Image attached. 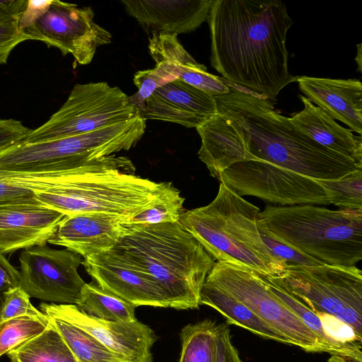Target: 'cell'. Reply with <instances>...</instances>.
I'll use <instances>...</instances> for the list:
<instances>
[{
    "label": "cell",
    "instance_id": "7c38bea8",
    "mask_svg": "<svg viewBox=\"0 0 362 362\" xmlns=\"http://www.w3.org/2000/svg\"><path fill=\"white\" fill-rule=\"evenodd\" d=\"M83 259L68 250L46 245L24 249L20 254V286L29 295L57 304L77 305L86 284L78 269Z\"/></svg>",
    "mask_w": 362,
    "mask_h": 362
},
{
    "label": "cell",
    "instance_id": "60d3db41",
    "mask_svg": "<svg viewBox=\"0 0 362 362\" xmlns=\"http://www.w3.org/2000/svg\"><path fill=\"white\" fill-rule=\"evenodd\" d=\"M10 362H18V361L14 358H10Z\"/></svg>",
    "mask_w": 362,
    "mask_h": 362
},
{
    "label": "cell",
    "instance_id": "277c9868",
    "mask_svg": "<svg viewBox=\"0 0 362 362\" xmlns=\"http://www.w3.org/2000/svg\"><path fill=\"white\" fill-rule=\"evenodd\" d=\"M259 209L220 182L208 205L184 211L179 222L217 262L281 276L288 264L264 243L257 226Z\"/></svg>",
    "mask_w": 362,
    "mask_h": 362
},
{
    "label": "cell",
    "instance_id": "d4e9b609",
    "mask_svg": "<svg viewBox=\"0 0 362 362\" xmlns=\"http://www.w3.org/2000/svg\"><path fill=\"white\" fill-rule=\"evenodd\" d=\"M81 310L95 317L113 322H133V305L92 281L86 283L76 305Z\"/></svg>",
    "mask_w": 362,
    "mask_h": 362
},
{
    "label": "cell",
    "instance_id": "f546056e",
    "mask_svg": "<svg viewBox=\"0 0 362 362\" xmlns=\"http://www.w3.org/2000/svg\"><path fill=\"white\" fill-rule=\"evenodd\" d=\"M329 194L330 204L342 209H362V169L335 180H317Z\"/></svg>",
    "mask_w": 362,
    "mask_h": 362
},
{
    "label": "cell",
    "instance_id": "2e32d148",
    "mask_svg": "<svg viewBox=\"0 0 362 362\" xmlns=\"http://www.w3.org/2000/svg\"><path fill=\"white\" fill-rule=\"evenodd\" d=\"M217 114L214 96L177 78L157 88L146 100V119L197 128Z\"/></svg>",
    "mask_w": 362,
    "mask_h": 362
},
{
    "label": "cell",
    "instance_id": "7a4b0ae2",
    "mask_svg": "<svg viewBox=\"0 0 362 362\" xmlns=\"http://www.w3.org/2000/svg\"><path fill=\"white\" fill-rule=\"evenodd\" d=\"M207 22L211 66L231 83L274 99L297 82L286 38L293 22L279 0H214Z\"/></svg>",
    "mask_w": 362,
    "mask_h": 362
},
{
    "label": "cell",
    "instance_id": "f1b7e54d",
    "mask_svg": "<svg viewBox=\"0 0 362 362\" xmlns=\"http://www.w3.org/2000/svg\"><path fill=\"white\" fill-rule=\"evenodd\" d=\"M185 198L170 182L165 191L149 207L128 219V225H153L178 222L184 212Z\"/></svg>",
    "mask_w": 362,
    "mask_h": 362
},
{
    "label": "cell",
    "instance_id": "4dcf8cb0",
    "mask_svg": "<svg viewBox=\"0 0 362 362\" xmlns=\"http://www.w3.org/2000/svg\"><path fill=\"white\" fill-rule=\"evenodd\" d=\"M177 78L158 65H156L153 69L139 71L133 77L134 83L137 87L138 91L129 98L141 114L146 100L151 94L159 87Z\"/></svg>",
    "mask_w": 362,
    "mask_h": 362
},
{
    "label": "cell",
    "instance_id": "8992f818",
    "mask_svg": "<svg viewBox=\"0 0 362 362\" xmlns=\"http://www.w3.org/2000/svg\"><path fill=\"white\" fill-rule=\"evenodd\" d=\"M19 28L31 40L71 54L82 65L90 64L97 48L112 42V35L94 21L90 6L59 0H28Z\"/></svg>",
    "mask_w": 362,
    "mask_h": 362
},
{
    "label": "cell",
    "instance_id": "e0dca14e",
    "mask_svg": "<svg viewBox=\"0 0 362 362\" xmlns=\"http://www.w3.org/2000/svg\"><path fill=\"white\" fill-rule=\"evenodd\" d=\"M214 0H122L126 12L146 32L179 35L207 21Z\"/></svg>",
    "mask_w": 362,
    "mask_h": 362
},
{
    "label": "cell",
    "instance_id": "74e56055",
    "mask_svg": "<svg viewBox=\"0 0 362 362\" xmlns=\"http://www.w3.org/2000/svg\"><path fill=\"white\" fill-rule=\"evenodd\" d=\"M28 0L0 1V23L19 19L25 10Z\"/></svg>",
    "mask_w": 362,
    "mask_h": 362
},
{
    "label": "cell",
    "instance_id": "7402d4cb",
    "mask_svg": "<svg viewBox=\"0 0 362 362\" xmlns=\"http://www.w3.org/2000/svg\"><path fill=\"white\" fill-rule=\"evenodd\" d=\"M199 305H208L220 313L228 325H235L266 339L293 345L278 330L268 325L243 303L221 288L204 281Z\"/></svg>",
    "mask_w": 362,
    "mask_h": 362
},
{
    "label": "cell",
    "instance_id": "f35d334b",
    "mask_svg": "<svg viewBox=\"0 0 362 362\" xmlns=\"http://www.w3.org/2000/svg\"><path fill=\"white\" fill-rule=\"evenodd\" d=\"M361 342L355 343L341 352L332 354L328 362H361Z\"/></svg>",
    "mask_w": 362,
    "mask_h": 362
},
{
    "label": "cell",
    "instance_id": "4fadbf2b",
    "mask_svg": "<svg viewBox=\"0 0 362 362\" xmlns=\"http://www.w3.org/2000/svg\"><path fill=\"white\" fill-rule=\"evenodd\" d=\"M40 311L67 321L94 337L110 351L127 362H153L151 348L157 340L147 325L133 322H113L89 315L76 305L42 303Z\"/></svg>",
    "mask_w": 362,
    "mask_h": 362
},
{
    "label": "cell",
    "instance_id": "e575fe53",
    "mask_svg": "<svg viewBox=\"0 0 362 362\" xmlns=\"http://www.w3.org/2000/svg\"><path fill=\"white\" fill-rule=\"evenodd\" d=\"M30 130L21 121L0 119V150L22 142Z\"/></svg>",
    "mask_w": 362,
    "mask_h": 362
},
{
    "label": "cell",
    "instance_id": "9c48e42d",
    "mask_svg": "<svg viewBox=\"0 0 362 362\" xmlns=\"http://www.w3.org/2000/svg\"><path fill=\"white\" fill-rule=\"evenodd\" d=\"M119 88L106 82L76 84L60 109L22 142L37 143L75 136L130 119L139 115Z\"/></svg>",
    "mask_w": 362,
    "mask_h": 362
},
{
    "label": "cell",
    "instance_id": "ab89813d",
    "mask_svg": "<svg viewBox=\"0 0 362 362\" xmlns=\"http://www.w3.org/2000/svg\"><path fill=\"white\" fill-rule=\"evenodd\" d=\"M357 54L355 58V60L358 64L357 71L359 72H362V44H358L357 45Z\"/></svg>",
    "mask_w": 362,
    "mask_h": 362
},
{
    "label": "cell",
    "instance_id": "ffe728a7",
    "mask_svg": "<svg viewBox=\"0 0 362 362\" xmlns=\"http://www.w3.org/2000/svg\"><path fill=\"white\" fill-rule=\"evenodd\" d=\"M149 53L156 62L175 78L214 96L229 92L226 79L209 74L178 41L177 35L153 33L148 40Z\"/></svg>",
    "mask_w": 362,
    "mask_h": 362
},
{
    "label": "cell",
    "instance_id": "1f68e13d",
    "mask_svg": "<svg viewBox=\"0 0 362 362\" xmlns=\"http://www.w3.org/2000/svg\"><path fill=\"white\" fill-rule=\"evenodd\" d=\"M257 226L259 234L267 247L274 255L285 260L288 264L305 266L324 264L282 240L258 223Z\"/></svg>",
    "mask_w": 362,
    "mask_h": 362
},
{
    "label": "cell",
    "instance_id": "4316f807",
    "mask_svg": "<svg viewBox=\"0 0 362 362\" xmlns=\"http://www.w3.org/2000/svg\"><path fill=\"white\" fill-rule=\"evenodd\" d=\"M219 324L209 319L188 324L180 333L179 362H217Z\"/></svg>",
    "mask_w": 362,
    "mask_h": 362
},
{
    "label": "cell",
    "instance_id": "d6986e66",
    "mask_svg": "<svg viewBox=\"0 0 362 362\" xmlns=\"http://www.w3.org/2000/svg\"><path fill=\"white\" fill-rule=\"evenodd\" d=\"M298 87L313 103L334 119L362 134V84L357 79L297 76Z\"/></svg>",
    "mask_w": 362,
    "mask_h": 362
},
{
    "label": "cell",
    "instance_id": "9a60e30c",
    "mask_svg": "<svg viewBox=\"0 0 362 362\" xmlns=\"http://www.w3.org/2000/svg\"><path fill=\"white\" fill-rule=\"evenodd\" d=\"M129 218L106 213L65 215L47 243L84 258L111 250L127 233Z\"/></svg>",
    "mask_w": 362,
    "mask_h": 362
},
{
    "label": "cell",
    "instance_id": "484cf974",
    "mask_svg": "<svg viewBox=\"0 0 362 362\" xmlns=\"http://www.w3.org/2000/svg\"><path fill=\"white\" fill-rule=\"evenodd\" d=\"M6 354L18 362H78L59 333L50 324L42 334Z\"/></svg>",
    "mask_w": 362,
    "mask_h": 362
},
{
    "label": "cell",
    "instance_id": "83f0119b",
    "mask_svg": "<svg viewBox=\"0 0 362 362\" xmlns=\"http://www.w3.org/2000/svg\"><path fill=\"white\" fill-rule=\"evenodd\" d=\"M49 325L46 315L20 316L0 321V357L40 335Z\"/></svg>",
    "mask_w": 362,
    "mask_h": 362
},
{
    "label": "cell",
    "instance_id": "8fae6325",
    "mask_svg": "<svg viewBox=\"0 0 362 362\" xmlns=\"http://www.w3.org/2000/svg\"><path fill=\"white\" fill-rule=\"evenodd\" d=\"M239 195H250L281 206L330 204L317 180L262 160L237 162L218 178Z\"/></svg>",
    "mask_w": 362,
    "mask_h": 362
},
{
    "label": "cell",
    "instance_id": "cb8c5ba5",
    "mask_svg": "<svg viewBox=\"0 0 362 362\" xmlns=\"http://www.w3.org/2000/svg\"><path fill=\"white\" fill-rule=\"evenodd\" d=\"M46 317L78 362H127L80 327L60 318Z\"/></svg>",
    "mask_w": 362,
    "mask_h": 362
},
{
    "label": "cell",
    "instance_id": "d590c367",
    "mask_svg": "<svg viewBox=\"0 0 362 362\" xmlns=\"http://www.w3.org/2000/svg\"><path fill=\"white\" fill-rule=\"evenodd\" d=\"M20 272L0 252V315L7 293L20 286Z\"/></svg>",
    "mask_w": 362,
    "mask_h": 362
},
{
    "label": "cell",
    "instance_id": "3957f363",
    "mask_svg": "<svg viewBox=\"0 0 362 362\" xmlns=\"http://www.w3.org/2000/svg\"><path fill=\"white\" fill-rule=\"evenodd\" d=\"M112 248L144 271L158 286L169 308H199L200 293L215 259L181 223L128 225Z\"/></svg>",
    "mask_w": 362,
    "mask_h": 362
},
{
    "label": "cell",
    "instance_id": "6da1fadb",
    "mask_svg": "<svg viewBox=\"0 0 362 362\" xmlns=\"http://www.w3.org/2000/svg\"><path fill=\"white\" fill-rule=\"evenodd\" d=\"M226 83L229 92L214 96L217 114L196 128L201 138L198 156L212 177L218 180L233 163L250 160L315 180H335L362 169L298 131L269 100Z\"/></svg>",
    "mask_w": 362,
    "mask_h": 362
},
{
    "label": "cell",
    "instance_id": "603a6c76",
    "mask_svg": "<svg viewBox=\"0 0 362 362\" xmlns=\"http://www.w3.org/2000/svg\"><path fill=\"white\" fill-rule=\"evenodd\" d=\"M260 276L264 281L267 287L315 333L322 344L325 352L331 355L337 354L344 350L355 341H356L355 340L343 343L335 339L329 333L326 321L322 319V315L314 311L304 302L288 291L276 277L262 275H260Z\"/></svg>",
    "mask_w": 362,
    "mask_h": 362
},
{
    "label": "cell",
    "instance_id": "52a82bcc",
    "mask_svg": "<svg viewBox=\"0 0 362 362\" xmlns=\"http://www.w3.org/2000/svg\"><path fill=\"white\" fill-rule=\"evenodd\" d=\"M316 313L349 327L362 339V272L355 266L288 264L275 276Z\"/></svg>",
    "mask_w": 362,
    "mask_h": 362
},
{
    "label": "cell",
    "instance_id": "5bb4252c",
    "mask_svg": "<svg viewBox=\"0 0 362 362\" xmlns=\"http://www.w3.org/2000/svg\"><path fill=\"white\" fill-rule=\"evenodd\" d=\"M82 265L99 286L134 307L169 308L163 291L151 278L112 249L84 258Z\"/></svg>",
    "mask_w": 362,
    "mask_h": 362
},
{
    "label": "cell",
    "instance_id": "836d02e7",
    "mask_svg": "<svg viewBox=\"0 0 362 362\" xmlns=\"http://www.w3.org/2000/svg\"><path fill=\"white\" fill-rule=\"evenodd\" d=\"M31 40L19 28V19L0 23V65L6 64L13 48Z\"/></svg>",
    "mask_w": 362,
    "mask_h": 362
},
{
    "label": "cell",
    "instance_id": "44dd1931",
    "mask_svg": "<svg viewBox=\"0 0 362 362\" xmlns=\"http://www.w3.org/2000/svg\"><path fill=\"white\" fill-rule=\"evenodd\" d=\"M300 98L304 107L288 117L290 122L319 144L362 165V136L341 127L305 96L300 95Z\"/></svg>",
    "mask_w": 362,
    "mask_h": 362
},
{
    "label": "cell",
    "instance_id": "d6a6232c",
    "mask_svg": "<svg viewBox=\"0 0 362 362\" xmlns=\"http://www.w3.org/2000/svg\"><path fill=\"white\" fill-rule=\"evenodd\" d=\"M30 298L21 286L10 291L1 312L0 321L20 316L45 317L41 311L32 305Z\"/></svg>",
    "mask_w": 362,
    "mask_h": 362
},
{
    "label": "cell",
    "instance_id": "ac0fdd59",
    "mask_svg": "<svg viewBox=\"0 0 362 362\" xmlns=\"http://www.w3.org/2000/svg\"><path fill=\"white\" fill-rule=\"evenodd\" d=\"M64 216L44 206H0V252L46 245Z\"/></svg>",
    "mask_w": 362,
    "mask_h": 362
},
{
    "label": "cell",
    "instance_id": "5b68a950",
    "mask_svg": "<svg viewBox=\"0 0 362 362\" xmlns=\"http://www.w3.org/2000/svg\"><path fill=\"white\" fill-rule=\"evenodd\" d=\"M257 223L323 264L352 267L362 259V209L267 206Z\"/></svg>",
    "mask_w": 362,
    "mask_h": 362
},
{
    "label": "cell",
    "instance_id": "30bf717a",
    "mask_svg": "<svg viewBox=\"0 0 362 362\" xmlns=\"http://www.w3.org/2000/svg\"><path fill=\"white\" fill-rule=\"evenodd\" d=\"M205 281L227 291L305 351L325 352L318 337L266 286L254 270L216 262Z\"/></svg>",
    "mask_w": 362,
    "mask_h": 362
},
{
    "label": "cell",
    "instance_id": "ba28073f",
    "mask_svg": "<svg viewBox=\"0 0 362 362\" xmlns=\"http://www.w3.org/2000/svg\"><path fill=\"white\" fill-rule=\"evenodd\" d=\"M135 138L129 122L52 141L25 143L0 150V170L18 172L47 170L78 160H92L134 147Z\"/></svg>",
    "mask_w": 362,
    "mask_h": 362
},
{
    "label": "cell",
    "instance_id": "8d00e7d4",
    "mask_svg": "<svg viewBox=\"0 0 362 362\" xmlns=\"http://www.w3.org/2000/svg\"><path fill=\"white\" fill-rule=\"evenodd\" d=\"M217 362H243L238 351L234 346L229 325L219 324L217 334Z\"/></svg>",
    "mask_w": 362,
    "mask_h": 362
}]
</instances>
